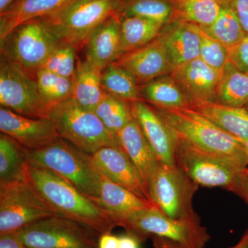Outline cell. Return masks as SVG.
I'll return each mask as SVG.
<instances>
[{
    "instance_id": "cell-15",
    "label": "cell",
    "mask_w": 248,
    "mask_h": 248,
    "mask_svg": "<svg viewBox=\"0 0 248 248\" xmlns=\"http://www.w3.org/2000/svg\"><path fill=\"white\" fill-rule=\"evenodd\" d=\"M221 73L197 58L174 67L170 76L185 94L190 107H194L216 102Z\"/></svg>"
},
{
    "instance_id": "cell-35",
    "label": "cell",
    "mask_w": 248,
    "mask_h": 248,
    "mask_svg": "<svg viewBox=\"0 0 248 248\" xmlns=\"http://www.w3.org/2000/svg\"><path fill=\"white\" fill-rule=\"evenodd\" d=\"M78 50V47L71 42L63 41L50 54L42 68L58 76L72 79L79 61L77 56Z\"/></svg>"
},
{
    "instance_id": "cell-40",
    "label": "cell",
    "mask_w": 248,
    "mask_h": 248,
    "mask_svg": "<svg viewBox=\"0 0 248 248\" xmlns=\"http://www.w3.org/2000/svg\"><path fill=\"white\" fill-rule=\"evenodd\" d=\"M119 237L111 233L101 235L99 241V248H118Z\"/></svg>"
},
{
    "instance_id": "cell-42",
    "label": "cell",
    "mask_w": 248,
    "mask_h": 248,
    "mask_svg": "<svg viewBox=\"0 0 248 248\" xmlns=\"http://www.w3.org/2000/svg\"><path fill=\"white\" fill-rule=\"evenodd\" d=\"M239 196L248 203V167L241 174Z\"/></svg>"
},
{
    "instance_id": "cell-27",
    "label": "cell",
    "mask_w": 248,
    "mask_h": 248,
    "mask_svg": "<svg viewBox=\"0 0 248 248\" xmlns=\"http://www.w3.org/2000/svg\"><path fill=\"white\" fill-rule=\"evenodd\" d=\"M120 17L122 55L151 43L159 37L164 26L139 16Z\"/></svg>"
},
{
    "instance_id": "cell-37",
    "label": "cell",
    "mask_w": 248,
    "mask_h": 248,
    "mask_svg": "<svg viewBox=\"0 0 248 248\" xmlns=\"http://www.w3.org/2000/svg\"><path fill=\"white\" fill-rule=\"evenodd\" d=\"M228 61L238 69L248 73V35L228 52Z\"/></svg>"
},
{
    "instance_id": "cell-1",
    "label": "cell",
    "mask_w": 248,
    "mask_h": 248,
    "mask_svg": "<svg viewBox=\"0 0 248 248\" xmlns=\"http://www.w3.org/2000/svg\"><path fill=\"white\" fill-rule=\"evenodd\" d=\"M27 180L58 215L88 225L102 234L111 233L117 226L102 207L53 171L28 163Z\"/></svg>"
},
{
    "instance_id": "cell-9",
    "label": "cell",
    "mask_w": 248,
    "mask_h": 248,
    "mask_svg": "<svg viewBox=\"0 0 248 248\" xmlns=\"http://www.w3.org/2000/svg\"><path fill=\"white\" fill-rule=\"evenodd\" d=\"M123 0H72L57 12L44 16L65 40L78 49L91 32L118 14Z\"/></svg>"
},
{
    "instance_id": "cell-17",
    "label": "cell",
    "mask_w": 248,
    "mask_h": 248,
    "mask_svg": "<svg viewBox=\"0 0 248 248\" xmlns=\"http://www.w3.org/2000/svg\"><path fill=\"white\" fill-rule=\"evenodd\" d=\"M115 62L133 73L140 85L170 75L174 69L159 37L141 48L124 54Z\"/></svg>"
},
{
    "instance_id": "cell-18",
    "label": "cell",
    "mask_w": 248,
    "mask_h": 248,
    "mask_svg": "<svg viewBox=\"0 0 248 248\" xmlns=\"http://www.w3.org/2000/svg\"><path fill=\"white\" fill-rule=\"evenodd\" d=\"M86 59L103 71L122 56L120 16H112L94 29L85 42Z\"/></svg>"
},
{
    "instance_id": "cell-10",
    "label": "cell",
    "mask_w": 248,
    "mask_h": 248,
    "mask_svg": "<svg viewBox=\"0 0 248 248\" xmlns=\"http://www.w3.org/2000/svg\"><path fill=\"white\" fill-rule=\"evenodd\" d=\"M58 215L27 180L0 186V235Z\"/></svg>"
},
{
    "instance_id": "cell-45",
    "label": "cell",
    "mask_w": 248,
    "mask_h": 248,
    "mask_svg": "<svg viewBox=\"0 0 248 248\" xmlns=\"http://www.w3.org/2000/svg\"><path fill=\"white\" fill-rule=\"evenodd\" d=\"M16 1V0H0V12L4 11L10 4Z\"/></svg>"
},
{
    "instance_id": "cell-29",
    "label": "cell",
    "mask_w": 248,
    "mask_h": 248,
    "mask_svg": "<svg viewBox=\"0 0 248 248\" xmlns=\"http://www.w3.org/2000/svg\"><path fill=\"white\" fill-rule=\"evenodd\" d=\"M101 84L104 91L123 100H142L138 80L133 73L116 62L103 70Z\"/></svg>"
},
{
    "instance_id": "cell-5",
    "label": "cell",
    "mask_w": 248,
    "mask_h": 248,
    "mask_svg": "<svg viewBox=\"0 0 248 248\" xmlns=\"http://www.w3.org/2000/svg\"><path fill=\"white\" fill-rule=\"evenodd\" d=\"M63 41L45 17L34 18L19 24L0 40L1 58L35 73Z\"/></svg>"
},
{
    "instance_id": "cell-14",
    "label": "cell",
    "mask_w": 248,
    "mask_h": 248,
    "mask_svg": "<svg viewBox=\"0 0 248 248\" xmlns=\"http://www.w3.org/2000/svg\"><path fill=\"white\" fill-rule=\"evenodd\" d=\"M0 130L25 151L40 149L60 138L49 119L31 118L3 107L0 108Z\"/></svg>"
},
{
    "instance_id": "cell-13",
    "label": "cell",
    "mask_w": 248,
    "mask_h": 248,
    "mask_svg": "<svg viewBox=\"0 0 248 248\" xmlns=\"http://www.w3.org/2000/svg\"><path fill=\"white\" fill-rule=\"evenodd\" d=\"M91 155L93 164L101 175L153 203L141 174L122 147H104Z\"/></svg>"
},
{
    "instance_id": "cell-19",
    "label": "cell",
    "mask_w": 248,
    "mask_h": 248,
    "mask_svg": "<svg viewBox=\"0 0 248 248\" xmlns=\"http://www.w3.org/2000/svg\"><path fill=\"white\" fill-rule=\"evenodd\" d=\"M174 68L200 58V37L192 23L171 18L159 35Z\"/></svg>"
},
{
    "instance_id": "cell-11",
    "label": "cell",
    "mask_w": 248,
    "mask_h": 248,
    "mask_svg": "<svg viewBox=\"0 0 248 248\" xmlns=\"http://www.w3.org/2000/svg\"><path fill=\"white\" fill-rule=\"evenodd\" d=\"M199 187L176 165L161 163L148 190L152 202L161 213L174 219H185L198 216L192 202Z\"/></svg>"
},
{
    "instance_id": "cell-44",
    "label": "cell",
    "mask_w": 248,
    "mask_h": 248,
    "mask_svg": "<svg viewBox=\"0 0 248 248\" xmlns=\"http://www.w3.org/2000/svg\"><path fill=\"white\" fill-rule=\"evenodd\" d=\"M231 248H248V230L242 236L237 244Z\"/></svg>"
},
{
    "instance_id": "cell-39",
    "label": "cell",
    "mask_w": 248,
    "mask_h": 248,
    "mask_svg": "<svg viewBox=\"0 0 248 248\" xmlns=\"http://www.w3.org/2000/svg\"><path fill=\"white\" fill-rule=\"evenodd\" d=\"M0 248H27L16 232L0 235Z\"/></svg>"
},
{
    "instance_id": "cell-22",
    "label": "cell",
    "mask_w": 248,
    "mask_h": 248,
    "mask_svg": "<svg viewBox=\"0 0 248 248\" xmlns=\"http://www.w3.org/2000/svg\"><path fill=\"white\" fill-rule=\"evenodd\" d=\"M72 0H16L0 12V40L22 23L57 12Z\"/></svg>"
},
{
    "instance_id": "cell-46",
    "label": "cell",
    "mask_w": 248,
    "mask_h": 248,
    "mask_svg": "<svg viewBox=\"0 0 248 248\" xmlns=\"http://www.w3.org/2000/svg\"><path fill=\"white\" fill-rule=\"evenodd\" d=\"M237 140V139H236ZM238 141L241 143L243 148H244L245 153H246V158H247L248 167V140H237Z\"/></svg>"
},
{
    "instance_id": "cell-33",
    "label": "cell",
    "mask_w": 248,
    "mask_h": 248,
    "mask_svg": "<svg viewBox=\"0 0 248 248\" xmlns=\"http://www.w3.org/2000/svg\"><path fill=\"white\" fill-rule=\"evenodd\" d=\"M172 13V0H123L117 16H139L165 25Z\"/></svg>"
},
{
    "instance_id": "cell-6",
    "label": "cell",
    "mask_w": 248,
    "mask_h": 248,
    "mask_svg": "<svg viewBox=\"0 0 248 248\" xmlns=\"http://www.w3.org/2000/svg\"><path fill=\"white\" fill-rule=\"evenodd\" d=\"M46 118L53 122L60 138L88 154L104 147L120 146L95 112L81 107L71 97L50 106Z\"/></svg>"
},
{
    "instance_id": "cell-26",
    "label": "cell",
    "mask_w": 248,
    "mask_h": 248,
    "mask_svg": "<svg viewBox=\"0 0 248 248\" xmlns=\"http://www.w3.org/2000/svg\"><path fill=\"white\" fill-rule=\"evenodd\" d=\"M248 102V73L240 71L228 61L221 71L215 103L228 107L245 108Z\"/></svg>"
},
{
    "instance_id": "cell-25",
    "label": "cell",
    "mask_w": 248,
    "mask_h": 248,
    "mask_svg": "<svg viewBox=\"0 0 248 248\" xmlns=\"http://www.w3.org/2000/svg\"><path fill=\"white\" fill-rule=\"evenodd\" d=\"M142 100L155 107L182 108L190 107L188 100L170 75L159 77L140 85Z\"/></svg>"
},
{
    "instance_id": "cell-16",
    "label": "cell",
    "mask_w": 248,
    "mask_h": 248,
    "mask_svg": "<svg viewBox=\"0 0 248 248\" xmlns=\"http://www.w3.org/2000/svg\"><path fill=\"white\" fill-rule=\"evenodd\" d=\"M134 119L161 164L175 166L177 139L161 116L143 100L130 102Z\"/></svg>"
},
{
    "instance_id": "cell-41",
    "label": "cell",
    "mask_w": 248,
    "mask_h": 248,
    "mask_svg": "<svg viewBox=\"0 0 248 248\" xmlns=\"http://www.w3.org/2000/svg\"><path fill=\"white\" fill-rule=\"evenodd\" d=\"M118 248H140L138 239L128 234L120 236Z\"/></svg>"
},
{
    "instance_id": "cell-21",
    "label": "cell",
    "mask_w": 248,
    "mask_h": 248,
    "mask_svg": "<svg viewBox=\"0 0 248 248\" xmlns=\"http://www.w3.org/2000/svg\"><path fill=\"white\" fill-rule=\"evenodd\" d=\"M94 202L110 215L115 223L121 217L140 210L156 208L152 202L140 198L125 187L103 176L99 197Z\"/></svg>"
},
{
    "instance_id": "cell-4",
    "label": "cell",
    "mask_w": 248,
    "mask_h": 248,
    "mask_svg": "<svg viewBox=\"0 0 248 248\" xmlns=\"http://www.w3.org/2000/svg\"><path fill=\"white\" fill-rule=\"evenodd\" d=\"M117 226L138 239L157 238L180 248H203L210 239L200 217L174 219L157 208L146 209L121 217Z\"/></svg>"
},
{
    "instance_id": "cell-8",
    "label": "cell",
    "mask_w": 248,
    "mask_h": 248,
    "mask_svg": "<svg viewBox=\"0 0 248 248\" xmlns=\"http://www.w3.org/2000/svg\"><path fill=\"white\" fill-rule=\"evenodd\" d=\"M27 248H99L103 234L92 227L55 215L17 232Z\"/></svg>"
},
{
    "instance_id": "cell-3",
    "label": "cell",
    "mask_w": 248,
    "mask_h": 248,
    "mask_svg": "<svg viewBox=\"0 0 248 248\" xmlns=\"http://www.w3.org/2000/svg\"><path fill=\"white\" fill-rule=\"evenodd\" d=\"M28 163L53 171L93 201L99 198L102 176L91 155L61 138L34 151H25Z\"/></svg>"
},
{
    "instance_id": "cell-32",
    "label": "cell",
    "mask_w": 248,
    "mask_h": 248,
    "mask_svg": "<svg viewBox=\"0 0 248 248\" xmlns=\"http://www.w3.org/2000/svg\"><path fill=\"white\" fill-rule=\"evenodd\" d=\"M221 4V11L216 20L210 27L202 28L228 52L247 35L234 11L227 5Z\"/></svg>"
},
{
    "instance_id": "cell-34",
    "label": "cell",
    "mask_w": 248,
    "mask_h": 248,
    "mask_svg": "<svg viewBox=\"0 0 248 248\" xmlns=\"http://www.w3.org/2000/svg\"><path fill=\"white\" fill-rule=\"evenodd\" d=\"M39 91L44 102L54 105L71 97L73 80L40 68L35 73Z\"/></svg>"
},
{
    "instance_id": "cell-20",
    "label": "cell",
    "mask_w": 248,
    "mask_h": 248,
    "mask_svg": "<svg viewBox=\"0 0 248 248\" xmlns=\"http://www.w3.org/2000/svg\"><path fill=\"white\" fill-rule=\"evenodd\" d=\"M117 140L120 146L141 174L148 189L161 162L135 119L121 130L117 135Z\"/></svg>"
},
{
    "instance_id": "cell-47",
    "label": "cell",
    "mask_w": 248,
    "mask_h": 248,
    "mask_svg": "<svg viewBox=\"0 0 248 248\" xmlns=\"http://www.w3.org/2000/svg\"><path fill=\"white\" fill-rule=\"evenodd\" d=\"M246 109H247V110H248V104H247V105L246 106Z\"/></svg>"
},
{
    "instance_id": "cell-24",
    "label": "cell",
    "mask_w": 248,
    "mask_h": 248,
    "mask_svg": "<svg viewBox=\"0 0 248 248\" xmlns=\"http://www.w3.org/2000/svg\"><path fill=\"white\" fill-rule=\"evenodd\" d=\"M237 140H248V110L246 108L206 103L191 107Z\"/></svg>"
},
{
    "instance_id": "cell-2",
    "label": "cell",
    "mask_w": 248,
    "mask_h": 248,
    "mask_svg": "<svg viewBox=\"0 0 248 248\" xmlns=\"http://www.w3.org/2000/svg\"><path fill=\"white\" fill-rule=\"evenodd\" d=\"M152 107L178 140L228 160L241 169L248 168L247 158L241 143L202 114L191 107Z\"/></svg>"
},
{
    "instance_id": "cell-38",
    "label": "cell",
    "mask_w": 248,
    "mask_h": 248,
    "mask_svg": "<svg viewBox=\"0 0 248 248\" xmlns=\"http://www.w3.org/2000/svg\"><path fill=\"white\" fill-rule=\"evenodd\" d=\"M234 11L243 29L248 35V0H220Z\"/></svg>"
},
{
    "instance_id": "cell-7",
    "label": "cell",
    "mask_w": 248,
    "mask_h": 248,
    "mask_svg": "<svg viewBox=\"0 0 248 248\" xmlns=\"http://www.w3.org/2000/svg\"><path fill=\"white\" fill-rule=\"evenodd\" d=\"M174 159L176 166L199 186L221 187L239 195L241 176L246 169L178 139Z\"/></svg>"
},
{
    "instance_id": "cell-23",
    "label": "cell",
    "mask_w": 248,
    "mask_h": 248,
    "mask_svg": "<svg viewBox=\"0 0 248 248\" xmlns=\"http://www.w3.org/2000/svg\"><path fill=\"white\" fill-rule=\"evenodd\" d=\"M101 75L102 71L87 60H79L76 73L72 78V99L81 107L93 112L104 95V90L101 84Z\"/></svg>"
},
{
    "instance_id": "cell-28",
    "label": "cell",
    "mask_w": 248,
    "mask_h": 248,
    "mask_svg": "<svg viewBox=\"0 0 248 248\" xmlns=\"http://www.w3.org/2000/svg\"><path fill=\"white\" fill-rule=\"evenodd\" d=\"M25 150L6 134L0 135V186L27 180Z\"/></svg>"
},
{
    "instance_id": "cell-12",
    "label": "cell",
    "mask_w": 248,
    "mask_h": 248,
    "mask_svg": "<svg viewBox=\"0 0 248 248\" xmlns=\"http://www.w3.org/2000/svg\"><path fill=\"white\" fill-rule=\"evenodd\" d=\"M1 107L31 118H46L49 107L38 89L35 73L14 62L1 58L0 63Z\"/></svg>"
},
{
    "instance_id": "cell-36",
    "label": "cell",
    "mask_w": 248,
    "mask_h": 248,
    "mask_svg": "<svg viewBox=\"0 0 248 248\" xmlns=\"http://www.w3.org/2000/svg\"><path fill=\"white\" fill-rule=\"evenodd\" d=\"M195 25L200 37V58L209 66L221 72L228 61V50L203 28Z\"/></svg>"
},
{
    "instance_id": "cell-43",
    "label": "cell",
    "mask_w": 248,
    "mask_h": 248,
    "mask_svg": "<svg viewBox=\"0 0 248 248\" xmlns=\"http://www.w3.org/2000/svg\"><path fill=\"white\" fill-rule=\"evenodd\" d=\"M153 246L154 248H180L176 246L175 245L166 242L164 240L153 238Z\"/></svg>"
},
{
    "instance_id": "cell-31",
    "label": "cell",
    "mask_w": 248,
    "mask_h": 248,
    "mask_svg": "<svg viewBox=\"0 0 248 248\" xmlns=\"http://www.w3.org/2000/svg\"><path fill=\"white\" fill-rule=\"evenodd\" d=\"M94 112L106 128L117 138L121 130L134 120L130 102L106 91Z\"/></svg>"
},
{
    "instance_id": "cell-30",
    "label": "cell",
    "mask_w": 248,
    "mask_h": 248,
    "mask_svg": "<svg viewBox=\"0 0 248 248\" xmlns=\"http://www.w3.org/2000/svg\"><path fill=\"white\" fill-rule=\"evenodd\" d=\"M172 18L201 27H210L221 9L220 0H172Z\"/></svg>"
}]
</instances>
